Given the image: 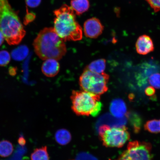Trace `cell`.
Instances as JSON below:
<instances>
[{
	"label": "cell",
	"mask_w": 160,
	"mask_h": 160,
	"mask_svg": "<svg viewBox=\"0 0 160 160\" xmlns=\"http://www.w3.org/2000/svg\"><path fill=\"white\" fill-rule=\"evenodd\" d=\"M53 13L55 16L53 28L62 39L65 42L77 41L82 38V29L71 7L63 4Z\"/></svg>",
	"instance_id": "obj_2"
},
{
	"label": "cell",
	"mask_w": 160,
	"mask_h": 160,
	"mask_svg": "<svg viewBox=\"0 0 160 160\" xmlns=\"http://www.w3.org/2000/svg\"><path fill=\"white\" fill-rule=\"evenodd\" d=\"M31 160H49L47 147L35 150L31 155Z\"/></svg>",
	"instance_id": "obj_17"
},
{
	"label": "cell",
	"mask_w": 160,
	"mask_h": 160,
	"mask_svg": "<svg viewBox=\"0 0 160 160\" xmlns=\"http://www.w3.org/2000/svg\"><path fill=\"white\" fill-rule=\"evenodd\" d=\"M99 134L103 145L108 147H122L130 137L124 126L111 127L106 125H102L99 128Z\"/></svg>",
	"instance_id": "obj_6"
},
{
	"label": "cell",
	"mask_w": 160,
	"mask_h": 160,
	"mask_svg": "<svg viewBox=\"0 0 160 160\" xmlns=\"http://www.w3.org/2000/svg\"><path fill=\"white\" fill-rule=\"evenodd\" d=\"M71 5L76 15L79 16L88 10L90 3L89 0H71Z\"/></svg>",
	"instance_id": "obj_12"
},
{
	"label": "cell",
	"mask_w": 160,
	"mask_h": 160,
	"mask_svg": "<svg viewBox=\"0 0 160 160\" xmlns=\"http://www.w3.org/2000/svg\"><path fill=\"white\" fill-rule=\"evenodd\" d=\"M5 40L4 36L2 33L0 31V46L2 44Z\"/></svg>",
	"instance_id": "obj_25"
},
{
	"label": "cell",
	"mask_w": 160,
	"mask_h": 160,
	"mask_svg": "<svg viewBox=\"0 0 160 160\" xmlns=\"http://www.w3.org/2000/svg\"><path fill=\"white\" fill-rule=\"evenodd\" d=\"M135 47L137 52L142 55H147L154 49L152 40L147 35L140 36L136 42Z\"/></svg>",
	"instance_id": "obj_9"
},
{
	"label": "cell",
	"mask_w": 160,
	"mask_h": 160,
	"mask_svg": "<svg viewBox=\"0 0 160 160\" xmlns=\"http://www.w3.org/2000/svg\"><path fill=\"white\" fill-rule=\"evenodd\" d=\"M145 129L152 133H160V119L150 120L147 122L144 126Z\"/></svg>",
	"instance_id": "obj_18"
},
{
	"label": "cell",
	"mask_w": 160,
	"mask_h": 160,
	"mask_svg": "<svg viewBox=\"0 0 160 160\" xmlns=\"http://www.w3.org/2000/svg\"><path fill=\"white\" fill-rule=\"evenodd\" d=\"M155 12L160 11V0H146Z\"/></svg>",
	"instance_id": "obj_21"
},
{
	"label": "cell",
	"mask_w": 160,
	"mask_h": 160,
	"mask_svg": "<svg viewBox=\"0 0 160 160\" xmlns=\"http://www.w3.org/2000/svg\"><path fill=\"white\" fill-rule=\"evenodd\" d=\"M60 65L58 60L53 59L45 60L42 66V71L48 77H53L59 73Z\"/></svg>",
	"instance_id": "obj_11"
},
{
	"label": "cell",
	"mask_w": 160,
	"mask_h": 160,
	"mask_svg": "<svg viewBox=\"0 0 160 160\" xmlns=\"http://www.w3.org/2000/svg\"><path fill=\"white\" fill-rule=\"evenodd\" d=\"M106 66V60L101 59L92 62L87 66V68L93 72L101 74L104 72Z\"/></svg>",
	"instance_id": "obj_13"
},
{
	"label": "cell",
	"mask_w": 160,
	"mask_h": 160,
	"mask_svg": "<svg viewBox=\"0 0 160 160\" xmlns=\"http://www.w3.org/2000/svg\"><path fill=\"white\" fill-rule=\"evenodd\" d=\"M149 82L150 84L153 87L160 89V74L156 73L150 76Z\"/></svg>",
	"instance_id": "obj_20"
},
{
	"label": "cell",
	"mask_w": 160,
	"mask_h": 160,
	"mask_svg": "<svg viewBox=\"0 0 160 160\" xmlns=\"http://www.w3.org/2000/svg\"><path fill=\"white\" fill-rule=\"evenodd\" d=\"M13 147L11 142L7 140L0 141V156L2 157H7L12 154Z\"/></svg>",
	"instance_id": "obj_16"
},
{
	"label": "cell",
	"mask_w": 160,
	"mask_h": 160,
	"mask_svg": "<svg viewBox=\"0 0 160 160\" xmlns=\"http://www.w3.org/2000/svg\"><path fill=\"white\" fill-rule=\"evenodd\" d=\"M109 76L105 72H93L87 68L80 76L79 83L83 91L101 96L108 91L107 83Z\"/></svg>",
	"instance_id": "obj_5"
},
{
	"label": "cell",
	"mask_w": 160,
	"mask_h": 160,
	"mask_svg": "<svg viewBox=\"0 0 160 160\" xmlns=\"http://www.w3.org/2000/svg\"><path fill=\"white\" fill-rule=\"evenodd\" d=\"M55 138L56 141L60 145H67L71 141V133L67 130L61 129L58 130L56 133Z\"/></svg>",
	"instance_id": "obj_14"
},
{
	"label": "cell",
	"mask_w": 160,
	"mask_h": 160,
	"mask_svg": "<svg viewBox=\"0 0 160 160\" xmlns=\"http://www.w3.org/2000/svg\"><path fill=\"white\" fill-rule=\"evenodd\" d=\"M11 61V56L7 51H0V66L5 67Z\"/></svg>",
	"instance_id": "obj_19"
},
{
	"label": "cell",
	"mask_w": 160,
	"mask_h": 160,
	"mask_svg": "<svg viewBox=\"0 0 160 160\" xmlns=\"http://www.w3.org/2000/svg\"><path fill=\"white\" fill-rule=\"evenodd\" d=\"M151 145L138 141L130 142L119 160H151Z\"/></svg>",
	"instance_id": "obj_7"
},
{
	"label": "cell",
	"mask_w": 160,
	"mask_h": 160,
	"mask_svg": "<svg viewBox=\"0 0 160 160\" xmlns=\"http://www.w3.org/2000/svg\"><path fill=\"white\" fill-rule=\"evenodd\" d=\"M83 29L86 37L95 39L102 33L104 27L98 19L92 18L85 22Z\"/></svg>",
	"instance_id": "obj_8"
},
{
	"label": "cell",
	"mask_w": 160,
	"mask_h": 160,
	"mask_svg": "<svg viewBox=\"0 0 160 160\" xmlns=\"http://www.w3.org/2000/svg\"><path fill=\"white\" fill-rule=\"evenodd\" d=\"M109 160H111V159H109Z\"/></svg>",
	"instance_id": "obj_26"
},
{
	"label": "cell",
	"mask_w": 160,
	"mask_h": 160,
	"mask_svg": "<svg viewBox=\"0 0 160 160\" xmlns=\"http://www.w3.org/2000/svg\"><path fill=\"white\" fill-rule=\"evenodd\" d=\"M33 46L37 55L43 60L62 59L67 52L65 41L53 28H45L39 32L34 41Z\"/></svg>",
	"instance_id": "obj_1"
},
{
	"label": "cell",
	"mask_w": 160,
	"mask_h": 160,
	"mask_svg": "<svg viewBox=\"0 0 160 160\" xmlns=\"http://www.w3.org/2000/svg\"><path fill=\"white\" fill-rule=\"evenodd\" d=\"M72 109L78 115L96 117L100 113L102 105L100 96L84 91H73L71 96Z\"/></svg>",
	"instance_id": "obj_4"
},
{
	"label": "cell",
	"mask_w": 160,
	"mask_h": 160,
	"mask_svg": "<svg viewBox=\"0 0 160 160\" xmlns=\"http://www.w3.org/2000/svg\"><path fill=\"white\" fill-rule=\"evenodd\" d=\"M29 52V50L27 46L21 45L12 51V56L16 61H21L27 57Z\"/></svg>",
	"instance_id": "obj_15"
},
{
	"label": "cell",
	"mask_w": 160,
	"mask_h": 160,
	"mask_svg": "<svg viewBox=\"0 0 160 160\" xmlns=\"http://www.w3.org/2000/svg\"><path fill=\"white\" fill-rule=\"evenodd\" d=\"M35 15L32 13H29L27 12V14L25 16L24 19L25 24H28L33 21L35 18Z\"/></svg>",
	"instance_id": "obj_23"
},
{
	"label": "cell",
	"mask_w": 160,
	"mask_h": 160,
	"mask_svg": "<svg viewBox=\"0 0 160 160\" xmlns=\"http://www.w3.org/2000/svg\"><path fill=\"white\" fill-rule=\"evenodd\" d=\"M42 0H25L26 4L29 7L35 8L39 6Z\"/></svg>",
	"instance_id": "obj_22"
},
{
	"label": "cell",
	"mask_w": 160,
	"mask_h": 160,
	"mask_svg": "<svg viewBox=\"0 0 160 160\" xmlns=\"http://www.w3.org/2000/svg\"><path fill=\"white\" fill-rule=\"evenodd\" d=\"M145 93L146 95L149 97L154 95L155 90L152 87H148L145 89Z\"/></svg>",
	"instance_id": "obj_24"
},
{
	"label": "cell",
	"mask_w": 160,
	"mask_h": 160,
	"mask_svg": "<svg viewBox=\"0 0 160 160\" xmlns=\"http://www.w3.org/2000/svg\"><path fill=\"white\" fill-rule=\"evenodd\" d=\"M0 31L9 45L18 44L26 34L18 15L8 0H0Z\"/></svg>",
	"instance_id": "obj_3"
},
{
	"label": "cell",
	"mask_w": 160,
	"mask_h": 160,
	"mask_svg": "<svg viewBox=\"0 0 160 160\" xmlns=\"http://www.w3.org/2000/svg\"><path fill=\"white\" fill-rule=\"evenodd\" d=\"M110 111L112 115L118 119L123 118L128 114L127 106L121 99H116L111 102Z\"/></svg>",
	"instance_id": "obj_10"
}]
</instances>
